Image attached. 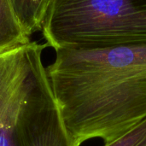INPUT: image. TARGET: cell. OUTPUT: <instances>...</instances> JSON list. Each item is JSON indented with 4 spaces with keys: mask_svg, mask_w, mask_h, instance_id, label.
Wrapping results in <instances>:
<instances>
[{
    "mask_svg": "<svg viewBox=\"0 0 146 146\" xmlns=\"http://www.w3.org/2000/svg\"><path fill=\"white\" fill-rule=\"evenodd\" d=\"M46 72L80 146L92 139L110 143L146 118V43L58 49Z\"/></svg>",
    "mask_w": 146,
    "mask_h": 146,
    "instance_id": "6da1fadb",
    "label": "cell"
},
{
    "mask_svg": "<svg viewBox=\"0 0 146 146\" xmlns=\"http://www.w3.org/2000/svg\"><path fill=\"white\" fill-rule=\"evenodd\" d=\"M47 46L30 41L0 54V146H80L43 63Z\"/></svg>",
    "mask_w": 146,
    "mask_h": 146,
    "instance_id": "7a4b0ae2",
    "label": "cell"
},
{
    "mask_svg": "<svg viewBox=\"0 0 146 146\" xmlns=\"http://www.w3.org/2000/svg\"><path fill=\"white\" fill-rule=\"evenodd\" d=\"M48 46L96 49L146 43V0H48Z\"/></svg>",
    "mask_w": 146,
    "mask_h": 146,
    "instance_id": "3957f363",
    "label": "cell"
},
{
    "mask_svg": "<svg viewBox=\"0 0 146 146\" xmlns=\"http://www.w3.org/2000/svg\"><path fill=\"white\" fill-rule=\"evenodd\" d=\"M28 42L11 0H0V54Z\"/></svg>",
    "mask_w": 146,
    "mask_h": 146,
    "instance_id": "277c9868",
    "label": "cell"
},
{
    "mask_svg": "<svg viewBox=\"0 0 146 146\" xmlns=\"http://www.w3.org/2000/svg\"><path fill=\"white\" fill-rule=\"evenodd\" d=\"M47 2L48 0H11L18 20L29 38L41 30Z\"/></svg>",
    "mask_w": 146,
    "mask_h": 146,
    "instance_id": "5b68a950",
    "label": "cell"
},
{
    "mask_svg": "<svg viewBox=\"0 0 146 146\" xmlns=\"http://www.w3.org/2000/svg\"><path fill=\"white\" fill-rule=\"evenodd\" d=\"M104 146H146V118Z\"/></svg>",
    "mask_w": 146,
    "mask_h": 146,
    "instance_id": "8992f818",
    "label": "cell"
}]
</instances>
